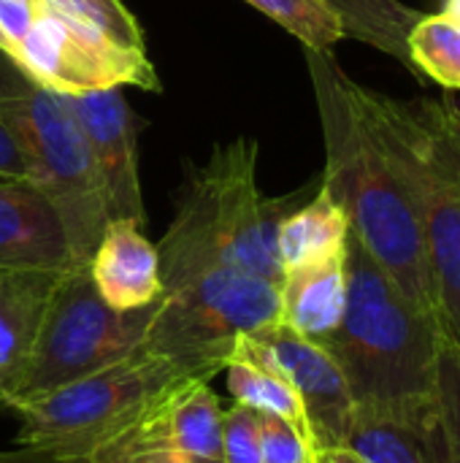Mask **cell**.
Here are the masks:
<instances>
[{"label":"cell","instance_id":"277c9868","mask_svg":"<svg viewBox=\"0 0 460 463\" xmlns=\"http://www.w3.org/2000/svg\"><path fill=\"white\" fill-rule=\"evenodd\" d=\"M358 106L418 209L442 339L460 350V109L453 98L396 100L355 81Z\"/></svg>","mask_w":460,"mask_h":463},{"label":"cell","instance_id":"52a82bcc","mask_svg":"<svg viewBox=\"0 0 460 463\" xmlns=\"http://www.w3.org/2000/svg\"><path fill=\"white\" fill-rule=\"evenodd\" d=\"M279 323V285L236 269L203 271L163 290L141 342L201 380L225 372L239 336Z\"/></svg>","mask_w":460,"mask_h":463},{"label":"cell","instance_id":"7c38bea8","mask_svg":"<svg viewBox=\"0 0 460 463\" xmlns=\"http://www.w3.org/2000/svg\"><path fill=\"white\" fill-rule=\"evenodd\" d=\"M73 114L98 171L108 220H130L144 228L138 179V119L119 87L81 95H60Z\"/></svg>","mask_w":460,"mask_h":463},{"label":"cell","instance_id":"ba28073f","mask_svg":"<svg viewBox=\"0 0 460 463\" xmlns=\"http://www.w3.org/2000/svg\"><path fill=\"white\" fill-rule=\"evenodd\" d=\"M160 301L144 309L117 312L100 298L87 269L62 274L43 312L30 366L14 404L46 396L127 358L144 342Z\"/></svg>","mask_w":460,"mask_h":463},{"label":"cell","instance_id":"4316f807","mask_svg":"<svg viewBox=\"0 0 460 463\" xmlns=\"http://www.w3.org/2000/svg\"><path fill=\"white\" fill-rule=\"evenodd\" d=\"M41 5L43 0H0V38L11 60L30 27L35 24Z\"/></svg>","mask_w":460,"mask_h":463},{"label":"cell","instance_id":"7402d4cb","mask_svg":"<svg viewBox=\"0 0 460 463\" xmlns=\"http://www.w3.org/2000/svg\"><path fill=\"white\" fill-rule=\"evenodd\" d=\"M252 8L266 14L282 30L296 35L304 49L333 52L344 38L339 19L320 0H247Z\"/></svg>","mask_w":460,"mask_h":463},{"label":"cell","instance_id":"9a60e30c","mask_svg":"<svg viewBox=\"0 0 460 463\" xmlns=\"http://www.w3.org/2000/svg\"><path fill=\"white\" fill-rule=\"evenodd\" d=\"M87 271L100 298L117 312L144 309L163 298L157 247L130 220H108Z\"/></svg>","mask_w":460,"mask_h":463},{"label":"cell","instance_id":"f546056e","mask_svg":"<svg viewBox=\"0 0 460 463\" xmlns=\"http://www.w3.org/2000/svg\"><path fill=\"white\" fill-rule=\"evenodd\" d=\"M312 463H366L361 461L352 450L347 448H323V450H314V461Z\"/></svg>","mask_w":460,"mask_h":463},{"label":"cell","instance_id":"7a4b0ae2","mask_svg":"<svg viewBox=\"0 0 460 463\" xmlns=\"http://www.w3.org/2000/svg\"><path fill=\"white\" fill-rule=\"evenodd\" d=\"M304 190L287 198H266L258 187V144L247 136L214 146L211 157L187 179L176 214L160 239L163 290L203 271L236 269L282 282L277 231Z\"/></svg>","mask_w":460,"mask_h":463},{"label":"cell","instance_id":"f1b7e54d","mask_svg":"<svg viewBox=\"0 0 460 463\" xmlns=\"http://www.w3.org/2000/svg\"><path fill=\"white\" fill-rule=\"evenodd\" d=\"M89 463H184L165 453H130V456H111V458H92Z\"/></svg>","mask_w":460,"mask_h":463},{"label":"cell","instance_id":"4dcf8cb0","mask_svg":"<svg viewBox=\"0 0 460 463\" xmlns=\"http://www.w3.org/2000/svg\"><path fill=\"white\" fill-rule=\"evenodd\" d=\"M439 14L447 16V19H453V22H460V0H442Z\"/></svg>","mask_w":460,"mask_h":463},{"label":"cell","instance_id":"8fae6325","mask_svg":"<svg viewBox=\"0 0 460 463\" xmlns=\"http://www.w3.org/2000/svg\"><path fill=\"white\" fill-rule=\"evenodd\" d=\"M222 420L225 410L209 380L187 377L165 388L125 434L103 445L92 458L165 453L184 463H225Z\"/></svg>","mask_w":460,"mask_h":463},{"label":"cell","instance_id":"ac0fdd59","mask_svg":"<svg viewBox=\"0 0 460 463\" xmlns=\"http://www.w3.org/2000/svg\"><path fill=\"white\" fill-rule=\"evenodd\" d=\"M347 236H350L347 214L320 182L314 195L301 201L279 222L277 255H279L282 271L344 255Z\"/></svg>","mask_w":460,"mask_h":463},{"label":"cell","instance_id":"d4e9b609","mask_svg":"<svg viewBox=\"0 0 460 463\" xmlns=\"http://www.w3.org/2000/svg\"><path fill=\"white\" fill-rule=\"evenodd\" d=\"M260 423V463H312V442L287 420L258 412Z\"/></svg>","mask_w":460,"mask_h":463},{"label":"cell","instance_id":"8992f818","mask_svg":"<svg viewBox=\"0 0 460 463\" xmlns=\"http://www.w3.org/2000/svg\"><path fill=\"white\" fill-rule=\"evenodd\" d=\"M0 111L14 125L30 165L33 182L60 212L79 266H89L92 252L108 225L92 152L62 103V98L33 81L8 54L0 52Z\"/></svg>","mask_w":460,"mask_h":463},{"label":"cell","instance_id":"4fadbf2b","mask_svg":"<svg viewBox=\"0 0 460 463\" xmlns=\"http://www.w3.org/2000/svg\"><path fill=\"white\" fill-rule=\"evenodd\" d=\"M0 269L54 274L84 269L60 212L33 179H0Z\"/></svg>","mask_w":460,"mask_h":463},{"label":"cell","instance_id":"5bb4252c","mask_svg":"<svg viewBox=\"0 0 460 463\" xmlns=\"http://www.w3.org/2000/svg\"><path fill=\"white\" fill-rule=\"evenodd\" d=\"M342 448L366 463H450L437 399L401 410L355 407Z\"/></svg>","mask_w":460,"mask_h":463},{"label":"cell","instance_id":"9c48e42d","mask_svg":"<svg viewBox=\"0 0 460 463\" xmlns=\"http://www.w3.org/2000/svg\"><path fill=\"white\" fill-rule=\"evenodd\" d=\"M14 62L57 95H81L111 87L160 90L146 49H130L98 27L84 24L43 0L35 24L19 43Z\"/></svg>","mask_w":460,"mask_h":463},{"label":"cell","instance_id":"1f68e13d","mask_svg":"<svg viewBox=\"0 0 460 463\" xmlns=\"http://www.w3.org/2000/svg\"><path fill=\"white\" fill-rule=\"evenodd\" d=\"M0 52H3V54H5V46H3V38H0Z\"/></svg>","mask_w":460,"mask_h":463},{"label":"cell","instance_id":"d6986e66","mask_svg":"<svg viewBox=\"0 0 460 463\" xmlns=\"http://www.w3.org/2000/svg\"><path fill=\"white\" fill-rule=\"evenodd\" d=\"M342 24L344 38L374 46L377 52L399 60L409 73H415L407 38L415 22L423 16L420 8L404 0H320Z\"/></svg>","mask_w":460,"mask_h":463},{"label":"cell","instance_id":"83f0119b","mask_svg":"<svg viewBox=\"0 0 460 463\" xmlns=\"http://www.w3.org/2000/svg\"><path fill=\"white\" fill-rule=\"evenodd\" d=\"M0 179H33L30 157L3 111H0Z\"/></svg>","mask_w":460,"mask_h":463},{"label":"cell","instance_id":"2e32d148","mask_svg":"<svg viewBox=\"0 0 460 463\" xmlns=\"http://www.w3.org/2000/svg\"><path fill=\"white\" fill-rule=\"evenodd\" d=\"M54 271L0 269V407H11L30 366L43 312L60 285Z\"/></svg>","mask_w":460,"mask_h":463},{"label":"cell","instance_id":"e0dca14e","mask_svg":"<svg viewBox=\"0 0 460 463\" xmlns=\"http://www.w3.org/2000/svg\"><path fill=\"white\" fill-rule=\"evenodd\" d=\"M347 307L344 255L285 271L279 282V323L323 345L342 323Z\"/></svg>","mask_w":460,"mask_h":463},{"label":"cell","instance_id":"3957f363","mask_svg":"<svg viewBox=\"0 0 460 463\" xmlns=\"http://www.w3.org/2000/svg\"><path fill=\"white\" fill-rule=\"evenodd\" d=\"M344 266L347 307L323 347L342 369L352 404L401 410L434 402L442 342L437 317L404 296L352 233Z\"/></svg>","mask_w":460,"mask_h":463},{"label":"cell","instance_id":"cb8c5ba5","mask_svg":"<svg viewBox=\"0 0 460 463\" xmlns=\"http://www.w3.org/2000/svg\"><path fill=\"white\" fill-rule=\"evenodd\" d=\"M437 404L450 450V463H460V350L439 342L437 355Z\"/></svg>","mask_w":460,"mask_h":463},{"label":"cell","instance_id":"603a6c76","mask_svg":"<svg viewBox=\"0 0 460 463\" xmlns=\"http://www.w3.org/2000/svg\"><path fill=\"white\" fill-rule=\"evenodd\" d=\"M62 14L98 27L111 41L130 46V49H146L144 30L138 19L125 8L122 0H49Z\"/></svg>","mask_w":460,"mask_h":463},{"label":"cell","instance_id":"6da1fadb","mask_svg":"<svg viewBox=\"0 0 460 463\" xmlns=\"http://www.w3.org/2000/svg\"><path fill=\"white\" fill-rule=\"evenodd\" d=\"M325 144L323 187L344 209L350 233L418 307L437 317L423 225L380 136L366 122L355 79L333 52L304 49Z\"/></svg>","mask_w":460,"mask_h":463},{"label":"cell","instance_id":"ffe728a7","mask_svg":"<svg viewBox=\"0 0 460 463\" xmlns=\"http://www.w3.org/2000/svg\"><path fill=\"white\" fill-rule=\"evenodd\" d=\"M225 374H228V391L233 396V404H244L249 410L277 415V418L293 423L312 442L304 402L296 393V388L277 369L266 366L263 361L233 353L225 366Z\"/></svg>","mask_w":460,"mask_h":463},{"label":"cell","instance_id":"30bf717a","mask_svg":"<svg viewBox=\"0 0 460 463\" xmlns=\"http://www.w3.org/2000/svg\"><path fill=\"white\" fill-rule=\"evenodd\" d=\"M233 353L263 361L296 388L309 418L314 450L342 448L355 415V404L342 369L323 345L309 342L293 334L287 326L277 323L263 331L239 336Z\"/></svg>","mask_w":460,"mask_h":463},{"label":"cell","instance_id":"44dd1931","mask_svg":"<svg viewBox=\"0 0 460 463\" xmlns=\"http://www.w3.org/2000/svg\"><path fill=\"white\" fill-rule=\"evenodd\" d=\"M415 76H428L445 90H460V22L423 14L407 38Z\"/></svg>","mask_w":460,"mask_h":463},{"label":"cell","instance_id":"484cf974","mask_svg":"<svg viewBox=\"0 0 460 463\" xmlns=\"http://www.w3.org/2000/svg\"><path fill=\"white\" fill-rule=\"evenodd\" d=\"M222 458L225 463H260V423L258 410L233 404L222 420Z\"/></svg>","mask_w":460,"mask_h":463},{"label":"cell","instance_id":"5b68a950","mask_svg":"<svg viewBox=\"0 0 460 463\" xmlns=\"http://www.w3.org/2000/svg\"><path fill=\"white\" fill-rule=\"evenodd\" d=\"M195 377L184 366L144 350L68 383L46 396L16 402L19 445L57 463H87L103 445L125 434L174 383Z\"/></svg>","mask_w":460,"mask_h":463}]
</instances>
